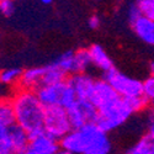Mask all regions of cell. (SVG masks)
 <instances>
[{
	"instance_id": "obj_23",
	"label": "cell",
	"mask_w": 154,
	"mask_h": 154,
	"mask_svg": "<svg viewBox=\"0 0 154 154\" xmlns=\"http://www.w3.org/2000/svg\"><path fill=\"white\" fill-rule=\"evenodd\" d=\"M126 16H127V20L130 22V25H132L136 20H138L140 17V12L136 5V3H132L130 4V6L127 8V12H126Z\"/></svg>"
},
{
	"instance_id": "obj_6",
	"label": "cell",
	"mask_w": 154,
	"mask_h": 154,
	"mask_svg": "<svg viewBox=\"0 0 154 154\" xmlns=\"http://www.w3.org/2000/svg\"><path fill=\"white\" fill-rule=\"evenodd\" d=\"M73 130L68 112L63 107H46L43 132L53 139L60 140Z\"/></svg>"
},
{
	"instance_id": "obj_17",
	"label": "cell",
	"mask_w": 154,
	"mask_h": 154,
	"mask_svg": "<svg viewBox=\"0 0 154 154\" xmlns=\"http://www.w3.org/2000/svg\"><path fill=\"white\" fill-rule=\"evenodd\" d=\"M21 68L17 67H9L0 70V85L12 88L14 85H19L21 75H22Z\"/></svg>"
},
{
	"instance_id": "obj_24",
	"label": "cell",
	"mask_w": 154,
	"mask_h": 154,
	"mask_svg": "<svg viewBox=\"0 0 154 154\" xmlns=\"http://www.w3.org/2000/svg\"><path fill=\"white\" fill-rule=\"evenodd\" d=\"M0 154H19L8 140V136L5 138H0Z\"/></svg>"
},
{
	"instance_id": "obj_7",
	"label": "cell",
	"mask_w": 154,
	"mask_h": 154,
	"mask_svg": "<svg viewBox=\"0 0 154 154\" xmlns=\"http://www.w3.org/2000/svg\"><path fill=\"white\" fill-rule=\"evenodd\" d=\"M68 116L73 128H80L86 125H91L96 122L97 111L90 100H78L67 109Z\"/></svg>"
},
{
	"instance_id": "obj_31",
	"label": "cell",
	"mask_w": 154,
	"mask_h": 154,
	"mask_svg": "<svg viewBox=\"0 0 154 154\" xmlns=\"http://www.w3.org/2000/svg\"><path fill=\"white\" fill-rule=\"evenodd\" d=\"M125 154H131V153H128V152H127V153H125Z\"/></svg>"
},
{
	"instance_id": "obj_1",
	"label": "cell",
	"mask_w": 154,
	"mask_h": 154,
	"mask_svg": "<svg viewBox=\"0 0 154 154\" xmlns=\"http://www.w3.org/2000/svg\"><path fill=\"white\" fill-rule=\"evenodd\" d=\"M90 101L97 111L95 123L106 133L123 126L136 113L131 100L119 96L105 79H96Z\"/></svg>"
},
{
	"instance_id": "obj_26",
	"label": "cell",
	"mask_w": 154,
	"mask_h": 154,
	"mask_svg": "<svg viewBox=\"0 0 154 154\" xmlns=\"http://www.w3.org/2000/svg\"><path fill=\"white\" fill-rule=\"evenodd\" d=\"M148 134L154 137V106L149 112V119H148Z\"/></svg>"
},
{
	"instance_id": "obj_10",
	"label": "cell",
	"mask_w": 154,
	"mask_h": 154,
	"mask_svg": "<svg viewBox=\"0 0 154 154\" xmlns=\"http://www.w3.org/2000/svg\"><path fill=\"white\" fill-rule=\"evenodd\" d=\"M88 52H89V57H90L91 66H94L100 72L106 74L112 69H115L112 58L101 45H97V43L91 45L88 48Z\"/></svg>"
},
{
	"instance_id": "obj_8",
	"label": "cell",
	"mask_w": 154,
	"mask_h": 154,
	"mask_svg": "<svg viewBox=\"0 0 154 154\" xmlns=\"http://www.w3.org/2000/svg\"><path fill=\"white\" fill-rule=\"evenodd\" d=\"M60 144L58 140L47 136L45 132L30 138V142L21 154H56Z\"/></svg>"
},
{
	"instance_id": "obj_9",
	"label": "cell",
	"mask_w": 154,
	"mask_h": 154,
	"mask_svg": "<svg viewBox=\"0 0 154 154\" xmlns=\"http://www.w3.org/2000/svg\"><path fill=\"white\" fill-rule=\"evenodd\" d=\"M68 82L78 100H90L96 79L89 73L75 74L68 78Z\"/></svg>"
},
{
	"instance_id": "obj_27",
	"label": "cell",
	"mask_w": 154,
	"mask_h": 154,
	"mask_svg": "<svg viewBox=\"0 0 154 154\" xmlns=\"http://www.w3.org/2000/svg\"><path fill=\"white\" fill-rule=\"evenodd\" d=\"M41 4H42V5H52L53 2H52V0H42Z\"/></svg>"
},
{
	"instance_id": "obj_30",
	"label": "cell",
	"mask_w": 154,
	"mask_h": 154,
	"mask_svg": "<svg viewBox=\"0 0 154 154\" xmlns=\"http://www.w3.org/2000/svg\"><path fill=\"white\" fill-rule=\"evenodd\" d=\"M0 11H2V5H0Z\"/></svg>"
},
{
	"instance_id": "obj_5",
	"label": "cell",
	"mask_w": 154,
	"mask_h": 154,
	"mask_svg": "<svg viewBox=\"0 0 154 154\" xmlns=\"http://www.w3.org/2000/svg\"><path fill=\"white\" fill-rule=\"evenodd\" d=\"M104 79L122 99H136L143 96V82L127 75L116 68L106 73Z\"/></svg>"
},
{
	"instance_id": "obj_2",
	"label": "cell",
	"mask_w": 154,
	"mask_h": 154,
	"mask_svg": "<svg viewBox=\"0 0 154 154\" xmlns=\"http://www.w3.org/2000/svg\"><path fill=\"white\" fill-rule=\"evenodd\" d=\"M19 127L26 131L30 137L43 133L46 107L36 91L17 89L10 97Z\"/></svg>"
},
{
	"instance_id": "obj_19",
	"label": "cell",
	"mask_w": 154,
	"mask_h": 154,
	"mask_svg": "<svg viewBox=\"0 0 154 154\" xmlns=\"http://www.w3.org/2000/svg\"><path fill=\"white\" fill-rule=\"evenodd\" d=\"M90 67H91V62H90V57H89L88 49L75 51V74L88 73Z\"/></svg>"
},
{
	"instance_id": "obj_11",
	"label": "cell",
	"mask_w": 154,
	"mask_h": 154,
	"mask_svg": "<svg viewBox=\"0 0 154 154\" xmlns=\"http://www.w3.org/2000/svg\"><path fill=\"white\" fill-rule=\"evenodd\" d=\"M43 83V66L30 67L22 70V75L19 83V89L37 91Z\"/></svg>"
},
{
	"instance_id": "obj_14",
	"label": "cell",
	"mask_w": 154,
	"mask_h": 154,
	"mask_svg": "<svg viewBox=\"0 0 154 154\" xmlns=\"http://www.w3.org/2000/svg\"><path fill=\"white\" fill-rule=\"evenodd\" d=\"M30 136L26 131H23L21 127L15 125L14 127L10 128V131L8 133V140L11 144V147L14 148L19 154L22 153V150L26 148V146L30 142Z\"/></svg>"
},
{
	"instance_id": "obj_13",
	"label": "cell",
	"mask_w": 154,
	"mask_h": 154,
	"mask_svg": "<svg viewBox=\"0 0 154 154\" xmlns=\"http://www.w3.org/2000/svg\"><path fill=\"white\" fill-rule=\"evenodd\" d=\"M15 125V113L10 99H0V138H5Z\"/></svg>"
},
{
	"instance_id": "obj_4",
	"label": "cell",
	"mask_w": 154,
	"mask_h": 154,
	"mask_svg": "<svg viewBox=\"0 0 154 154\" xmlns=\"http://www.w3.org/2000/svg\"><path fill=\"white\" fill-rule=\"evenodd\" d=\"M101 131L102 130L96 123L86 125L80 128H73L59 142L60 148L70 154H84Z\"/></svg>"
},
{
	"instance_id": "obj_12",
	"label": "cell",
	"mask_w": 154,
	"mask_h": 154,
	"mask_svg": "<svg viewBox=\"0 0 154 154\" xmlns=\"http://www.w3.org/2000/svg\"><path fill=\"white\" fill-rule=\"evenodd\" d=\"M132 31L142 42L148 46H154V20L140 16L132 25Z\"/></svg>"
},
{
	"instance_id": "obj_15",
	"label": "cell",
	"mask_w": 154,
	"mask_h": 154,
	"mask_svg": "<svg viewBox=\"0 0 154 154\" xmlns=\"http://www.w3.org/2000/svg\"><path fill=\"white\" fill-rule=\"evenodd\" d=\"M63 80H67V75L64 74L54 62H51L46 66H43V83L42 86L52 85ZM41 86V88H42Z\"/></svg>"
},
{
	"instance_id": "obj_3",
	"label": "cell",
	"mask_w": 154,
	"mask_h": 154,
	"mask_svg": "<svg viewBox=\"0 0 154 154\" xmlns=\"http://www.w3.org/2000/svg\"><path fill=\"white\" fill-rule=\"evenodd\" d=\"M36 93L45 107H63L67 110L76 100L68 79L52 85L42 86Z\"/></svg>"
},
{
	"instance_id": "obj_25",
	"label": "cell",
	"mask_w": 154,
	"mask_h": 154,
	"mask_svg": "<svg viewBox=\"0 0 154 154\" xmlns=\"http://www.w3.org/2000/svg\"><path fill=\"white\" fill-rule=\"evenodd\" d=\"M101 25V19L97 15H91L88 20V26L91 30H97Z\"/></svg>"
},
{
	"instance_id": "obj_28",
	"label": "cell",
	"mask_w": 154,
	"mask_h": 154,
	"mask_svg": "<svg viewBox=\"0 0 154 154\" xmlns=\"http://www.w3.org/2000/svg\"><path fill=\"white\" fill-rule=\"evenodd\" d=\"M149 72H150V76H154V62H152V64H150Z\"/></svg>"
},
{
	"instance_id": "obj_21",
	"label": "cell",
	"mask_w": 154,
	"mask_h": 154,
	"mask_svg": "<svg viewBox=\"0 0 154 154\" xmlns=\"http://www.w3.org/2000/svg\"><path fill=\"white\" fill-rule=\"evenodd\" d=\"M143 96L148 104L154 106V76H149L143 82Z\"/></svg>"
},
{
	"instance_id": "obj_18",
	"label": "cell",
	"mask_w": 154,
	"mask_h": 154,
	"mask_svg": "<svg viewBox=\"0 0 154 154\" xmlns=\"http://www.w3.org/2000/svg\"><path fill=\"white\" fill-rule=\"evenodd\" d=\"M131 154H154V137L146 133L130 148Z\"/></svg>"
},
{
	"instance_id": "obj_16",
	"label": "cell",
	"mask_w": 154,
	"mask_h": 154,
	"mask_svg": "<svg viewBox=\"0 0 154 154\" xmlns=\"http://www.w3.org/2000/svg\"><path fill=\"white\" fill-rule=\"evenodd\" d=\"M58 68L66 75H74L75 74V51H67L59 54L53 60Z\"/></svg>"
},
{
	"instance_id": "obj_20",
	"label": "cell",
	"mask_w": 154,
	"mask_h": 154,
	"mask_svg": "<svg viewBox=\"0 0 154 154\" xmlns=\"http://www.w3.org/2000/svg\"><path fill=\"white\" fill-rule=\"evenodd\" d=\"M136 5L140 12V16L154 20V0H138Z\"/></svg>"
},
{
	"instance_id": "obj_22",
	"label": "cell",
	"mask_w": 154,
	"mask_h": 154,
	"mask_svg": "<svg viewBox=\"0 0 154 154\" xmlns=\"http://www.w3.org/2000/svg\"><path fill=\"white\" fill-rule=\"evenodd\" d=\"M0 5H2V11L0 14H3L6 17H10L14 15L15 12V3L11 0H0Z\"/></svg>"
},
{
	"instance_id": "obj_29",
	"label": "cell",
	"mask_w": 154,
	"mask_h": 154,
	"mask_svg": "<svg viewBox=\"0 0 154 154\" xmlns=\"http://www.w3.org/2000/svg\"><path fill=\"white\" fill-rule=\"evenodd\" d=\"M56 154H70V153H69V152H67V150H64V149H62V148H59V149H58V152H57Z\"/></svg>"
}]
</instances>
